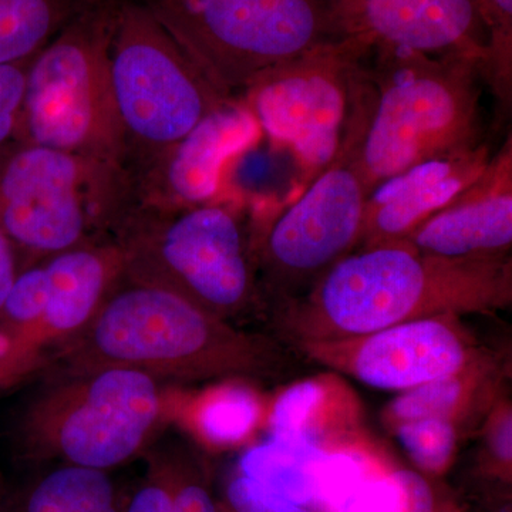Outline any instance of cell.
<instances>
[{
	"instance_id": "1",
	"label": "cell",
	"mask_w": 512,
	"mask_h": 512,
	"mask_svg": "<svg viewBox=\"0 0 512 512\" xmlns=\"http://www.w3.org/2000/svg\"><path fill=\"white\" fill-rule=\"evenodd\" d=\"M511 298L510 256L446 259L396 244L352 252L286 305L295 332L315 345L409 320L493 311Z\"/></svg>"
},
{
	"instance_id": "2",
	"label": "cell",
	"mask_w": 512,
	"mask_h": 512,
	"mask_svg": "<svg viewBox=\"0 0 512 512\" xmlns=\"http://www.w3.org/2000/svg\"><path fill=\"white\" fill-rule=\"evenodd\" d=\"M366 67L375 97L360 161L372 190L414 165L484 143L478 60L375 49Z\"/></svg>"
},
{
	"instance_id": "3",
	"label": "cell",
	"mask_w": 512,
	"mask_h": 512,
	"mask_svg": "<svg viewBox=\"0 0 512 512\" xmlns=\"http://www.w3.org/2000/svg\"><path fill=\"white\" fill-rule=\"evenodd\" d=\"M249 201L222 194L181 210L130 204L110 232L123 276L177 293L225 319L258 295Z\"/></svg>"
},
{
	"instance_id": "4",
	"label": "cell",
	"mask_w": 512,
	"mask_h": 512,
	"mask_svg": "<svg viewBox=\"0 0 512 512\" xmlns=\"http://www.w3.org/2000/svg\"><path fill=\"white\" fill-rule=\"evenodd\" d=\"M124 279L128 285L109 293L89 322L83 353L94 369L200 380L255 375L276 365L266 340L238 332L177 293Z\"/></svg>"
},
{
	"instance_id": "5",
	"label": "cell",
	"mask_w": 512,
	"mask_h": 512,
	"mask_svg": "<svg viewBox=\"0 0 512 512\" xmlns=\"http://www.w3.org/2000/svg\"><path fill=\"white\" fill-rule=\"evenodd\" d=\"M366 66L357 73L345 136L332 163L271 215L252 238L256 282L276 301L305 295L359 245L372 187L360 148L373 106Z\"/></svg>"
},
{
	"instance_id": "6",
	"label": "cell",
	"mask_w": 512,
	"mask_h": 512,
	"mask_svg": "<svg viewBox=\"0 0 512 512\" xmlns=\"http://www.w3.org/2000/svg\"><path fill=\"white\" fill-rule=\"evenodd\" d=\"M116 5L86 6L33 57L16 141L123 167L109 60Z\"/></svg>"
},
{
	"instance_id": "7",
	"label": "cell",
	"mask_w": 512,
	"mask_h": 512,
	"mask_svg": "<svg viewBox=\"0 0 512 512\" xmlns=\"http://www.w3.org/2000/svg\"><path fill=\"white\" fill-rule=\"evenodd\" d=\"M224 99L335 35L328 0H143Z\"/></svg>"
},
{
	"instance_id": "8",
	"label": "cell",
	"mask_w": 512,
	"mask_h": 512,
	"mask_svg": "<svg viewBox=\"0 0 512 512\" xmlns=\"http://www.w3.org/2000/svg\"><path fill=\"white\" fill-rule=\"evenodd\" d=\"M128 204L119 165L23 141L0 147V231L15 247L47 256L110 237Z\"/></svg>"
},
{
	"instance_id": "9",
	"label": "cell",
	"mask_w": 512,
	"mask_h": 512,
	"mask_svg": "<svg viewBox=\"0 0 512 512\" xmlns=\"http://www.w3.org/2000/svg\"><path fill=\"white\" fill-rule=\"evenodd\" d=\"M109 60L126 140L123 167L180 140L228 101L143 0H117Z\"/></svg>"
},
{
	"instance_id": "10",
	"label": "cell",
	"mask_w": 512,
	"mask_h": 512,
	"mask_svg": "<svg viewBox=\"0 0 512 512\" xmlns=\"http://www.w3.org/2000/svg\"><path fill=\"white\" fill-rule=\"evenodd\" d=\"M369 53L355 40H326L268 70L238 97L262 136L272 146L288 151L302 171V181L293 194L311 183L338 154L357 72Z\"/></svg>"
},
{
	"instance_id": "11",
	"label": "cell",
	"mask_w": 512,
	"mask_h": 512,
	"mask_svg": "<svg viewBox=\"0 0 512 512\" xmlns=\"http://www.w3.org/2000/svg\"><path fill=\"white\" fill-rule=\"evenodd\" d=\"M160 414L154 377L127 367H99L36 404L23 421L33 454L107 471L136 456Z\"/></svg>"
},
{
	"instance_id": "12",
	"label": "cell",
	"mask_w": 512,
	"mask_h": 512,
	"mask_svg": "<svg viewBox=\"0 0 512 512\" xmlns=\"http://www.w3.org/2000/svg\"><path fill=\"white\" fill-rule=\"evenodd\" d=\"M261 137L247 107L225 101L180 140L124 165L130 204L181 210L221 197L228 164Z\"/></svg>"
},
{
	"instance_id": "13",
	"label": "cell",
	"mask_w": 512,
	"mask_h": 512,
	"mask_svg": "<svg viewBox=\"0 0 512 512\" xmlns=\"http://www.w3.org/2000/svg\"><path fill=\"white\" fill-rule=\"evenodd\" d=\"M335 35L370 52L406 49L483 64L487 30L474 0H328Z\"/></svg>"
},
{
	"instance_id": "14",
	"label": "cell",
	"mask_w": 512,
	"mask_h": 512,
	"mask_svg": "<svg viewBox=\"0 0 512 512\" xmlns=\"http://www.w3.org/2000/svg\"><path fill=\"white\" fill-rule=\"evenodd\" d=\"M451 318L456 316L409 320L362 338L308 345V350L367 386L404 392L470 365L466 340Z\"/></svg>"
},
{
	"instance_id": "15",
	"label": "cell",
	"mask_w": 512,
	"mask_h": 512,
	"mask_svg": "<svg viewBox=\"0 0 512 512\" xmlns=\"http://www.w3.org/2000/svg\"><path fill=\"white\" fill-rule=\"evenodd\" d=\"M446 259H500L512 247V136L473 184L403 242Z\"/></svg>"
},
{
	"instance_id": "16",
	"label": "cell",
	"mask_w": 512,
	"mask_h": 512,
	"mask_svg": "<svg viewBox=\"0 0 512 512\" xmlns=\"http://www.w3.org/2000/svg\"><path fill=\"white\" fill-rule=\"evenodd\" d=\"M487 141L424 161L377 185L367 200L359 249L403 244L423 222L474 183L490 161Z\"/></svg>"
},
{
	"instance_id": "17",
	"label": "cell",
	"mask_w": 512,
	"mask_h": 512,
	"mask_svg": "<svg viewBox=\"0 0 512 512\" xmlns=\"http://www.w3.org/2000/svg\"><path fill=\"white\" fill-rule=\"evenodd\" d=\"M46 309L40 322V342L47 335H70L86 326L123 276L116 245L92 241L47 255Z\"/></svg>"
},
{
	"instance_id": "18",
	"label": "cell",
	"mask_w": 512,
	"mask_h": 512,
	"mask_svg": "<svg viewBox=\"0 0 512 512\" xmlns=\"http://www.w3.org/2000/svg\"><path fill=\"white\" fill-rule=\"evenodd\" d=\"M326 450L309 437H274L249 448L241 476L293 504H315L316 473Z\"/></svg>"
},
{
	"instance_id": "19",
	"label": "cell",
	"mask_w": 512,
	"mask_h": 512,
	"mask_svg": "<svg viewBox=\"0 0 512 512\" xmlns=\"http://www.w3.org/2000/svg\"><path fill=\"white\" fill-rule=\"evenodd\" d=\"M123 507L107 471L64 464L30 485L15 512H123Z\"/></svg>"
},
{
	"instance_id": "20",
	"label": "cell",
	"mask_w": 512,
	"mask_h": 512,
	"mask_svg": "<svg viewBox=\"0 0 512 512\" xmlns=\"http://www.w3.org/2000/svg\"><path fill=\"white\" fill-rule=\"evenodd\" d=\"M86 0H0V66L32 60Z\"/></svg>"
},
{
	"instance_id": "21",
	"label": "cell",
	"mask_w": 512,
	"mask_h": 512,
	"mask_svg": "<svg viewBox=\"0 0 512 512\" xmlns=\"http://www.w3.org/2000/svg\"><path fill=\"white\" fill-rule=\"evenodd\" d=\"M261 414L255 393L241 384L220 387L205 397L197 410L198 431L217 446H232L247 439Z\"/></svg>"
},
{
	"instance_id": "22",
	"label": "cell",
	"mask_w": 512,
	"mask_h": 512,
	"mask_svg": "<svg viewBox=\"0 0 512 512\" xmlns=\"http://www.w3.org/2000/svg\"><path fill=\"white\" fill-rule=\"evenodd\" d=\"M474 2L488 35L483 82L490 87L503 114H507L512 104V0Z\"/></svg>"
},
{
	"instance_id": "23",
	"label": "cell",
	"mask_w": 512,
	"mask_h": 512,
	"mask_svg": "<svg viewBox=\"0 0 512 512\" xmlns=\"http://www.w3.org/2000/svg\"><path fill=\"white\" fill-rule=\"evenodd\" d=\"M468 376L464 369L456 375L440 377L404 390L387 409L390 419L397 424L429 417L450 419L468 396Z\"/></svg>"
},
{
	"instance_id": "24",
	"label": "cell",
	"mask_w": 512,
	"mask_h": 512,
	"mask_svg": "<svg viewBox=\"0 0 512 512\" xmlns=\"http://www.w3.org/2000/svg\"><path fill=\"white\" fill-rule=\"evenodd\" d=\"M325 399L326 386L319 380L308 379L292 384L272 407L269 417L272 436L316 440V424Z\"/></svg>"
},
{
	"instance_id": "25",
	"label": "cell",
	"mask_w": 512,
	"mask_h": 512,
	"mask_svg": "<svg viewBox=\"0 0 512 512\" xmlns=\"http://www.w3.org/2000/svg\"><path fill=\"white\" fill-rule=\"evenodd\" d=\"M397 437L414 463L430 473L447 468L456 448V429L446 417L397 424Z\"/></svg>"
},
{
	"instance_id": "26",
	"label": "cell",
	"mask_w": 512,
	"mask_h": 512,
	"mask_svg": "<svg viewBox=\"0 0 512 512\" xmlns=\"http://www.w3.org/2000/svg\"><path fill=\"white\" fill-rule=\"evenodd\" d=\"M30 62L0 66V147L18 138Z\"/></svg>"
},
{
	"instance_id": "27",
	"label": "cell",
	"mask_w": 512,
	"mask_h": 512,
	"mask_svg": "<svg viewBox=\"0 0 512 512\" xmlns=\"http://www.w3.org/2000/svg\"><path fill=\"white\" fill-rule=\"evenodd\" d=\"M228 503L234 512H312L308 507L293 504L269 493L249 478L239 476L229 484Z\"/></svg>"
},
{
	"instance_id": "28",
	"label": "cell",
	"mask_w": 512,
	"mask_h": 512,
	"mask_svg": "<svg viewBox=\"0 0 512 512\" xmlns=\"http://www.w3.org/2000/svg\"><path fill=\"white\" fill-rule=\"evenodd\" d=\"M157 471L170 491L174 512H220L204 485L165 467Z\"/></svg>"
},
{
	"instance_id": "29",
	"label": "cell",
	"mask_w": 512,
	"mask_h": 512,
	"mask_svg": "<svg viewBox=\"0 0 512 512\" xmlns=\"http://www.w3.org/2000/svg\"><path fill=\"white\" fill-rule=\"evenodd\" d=\"M123 512H174L170 491L158 471L131 495Z\"/></svg>"
},
{
	"instance_id": "30",
	"label": "cell",
	"mask_w": 512,
	"mask_h": 512,
	"mask_svg": "<svg viewBox=\"0 0 512 512\" xmlns=\"http://www.w3.org/2000/svg\"><path fill=\"white\" fill-rule=\"evenodd\" d=\"M403 488L402 503L394 512H434L430 485L420 474L409 470L394 471Z\"/></svg>"
},
{
	"instance_id": "31",
	"label": "cell",
	"mask_w": 512,
	"mask_h": 512,
	"mask_svg": "<svg viewBox=\"0 0 512 512\" xmlns=\"http://www.w3.org/2000/svg\"><path fill=\"white\" fill-rule=\"evenodd\" d=\"M490 444L494 456L501 463H511L512 458V417L511 410H504L495 419L490 430Z\"/></svg>"
},
{
	"instance_id": "32",
	"label": "cell",
	"mask_w": 512,
	"mask_h": 512,
	"mask_svg": "<svg viewBox=\"0 0 512 512\" xmlns=\"http://www.w3.org/2000/svg\"><path fill=\"white\" fill-rule=\"evenodd\" d=\"M18 274L15 245L0 231V306L5 302Z\"/></svg>"
},
{
	"instance_id": "33",
	"label": "cell",
	"mask_w": 512,
	"mask_h": 512,
	"mask_svg": "<svg viewBox=\"0 0 512 512\" xmlns=\"http://www.w3.org/2000/svg\"><path fill=\"white\" fill-rule=\"evenodd\" d=\"M86 2H89V3H96V2H100V0H86Z\"/></svg>"
}]
</instances>
